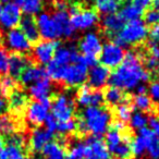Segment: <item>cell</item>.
<instances>
[{"label":"cell","instance_id":"cell-1","mask_svg":"<svg viewBox=\"0 0 159 159\" xmlns=\"http://www.w3.org/2000/svg\"><path fill=\"white\" fill-rule=\"evenodd\" d=\"M150 79V73L145 69L141 57L134 51L125 52L122 63L111 73L109 83L122 91H134L139 84H145Z\"/></svg>","mask_w":159,"mask_h":159},{"label":"cell","instance_id":"cell-2","mask_svg":"<svg viewBox=\"0 0 159 159\" xmlns=\"http://www.w3.org/2000/svg\"><path fill=\"white\" fill-rule=\"evenodd\" d=\"M47 76L57 83L64 84L68 87H79L84 85L87 80L89 66L85 58L80 55L79 59L66 66H56L51 63L47 64Z\"/></svg>","mask_w":159,"mask_h":159},{"label":"cell","instance_id":"cell-3","mask_svg":"<svg viewBox=\"0 0 159 159\" xmlns=\"http://www.w3.org/2000/svg\"><path fill=\"white\" fill-rule=\"evenodd\" d=\"M112 116L108 109L104 107H87L82 111L76 130L81 134H91L100 137L107 133L111 125Z\"/></svg>","mask_w":159,"mask_h":159},{"label":"cell","instance_id":"cell-4","mask_svg":"<svg viewBox=\"0 0 159 159\" xmlns=\"http://www.w3.org/2000/svg\"><path fill=\"white\" fill-rule=\"evenodd\" d=\"M148 36L147 25L144 21L135 20L124 23L123 27L115 36V43L121 47L136 46L144 42Z\"/></svg>","mask_w":159,"mask_h":159},{"label":"cell","instance_id":"cell-5","mask_svg":"<svg viewBox=\"0 0 159 159\" xmlns=\"http://www.w3.org/2000/svg\"><path fill=\"white\" fill-rule=\"evenodd\" d=\"M68 12L70 14V20L74 31L86 32L97 25L99 18L95 10L83 9L76 3H73L69 7Z\"/></svg>","mask_w":159,"mask_h":159},{"label":"cell","instance_id":"cell-6","mask_svg":"<svg viewBox=\"0 0 159 159\" xmlns=\"http://www.w3.org/2000/svg\"><path fill=\"white\" fill-rule=\"evenodd\" d=\"M51 115L58 122L72 120L75 112V102L69 94H59L51 102Z\"/></svg>","mask_w":159,"mask_h":159},{"label":"cell","instance_id":"cell-7","mask_svg":"<svg viewBox=\"0 0 159 159\" xmlns=\"http://www.w3.org/2000/svg\"><path fill=\"white\" fill-rule=\"evenodd\" d=\"M51 108L50 97L43 100H33L27 105L25 109L26 120L31 125L39 128V125L44 124L46 118L49 115V110Z\"/></svg>","mask_w":159,"mask_h":159},{"label":"cell","instance_id":"cell-8","mask_svg":"<svg viewBox=\"0 0 159 159\" xmlns=\"http://www.w3.org/2000/svg\"><path fill=\"white\" fill-rule=\"evenodd\" d=\"M125 57V50L115 42H108L102 45L99 53V61L102 66L108 69H117Z\"/></svg>","mask_w":159,"mask_h":159},{"label":"cell","instance_id":"cell-9","mask_svg":"<svg viewBox=\"0 0 159 159\" xmlns=\"http://www.w3.org/2000/svg\"><path fill=\"white\" fill-rule=\"evenodd\" d=\"M100 36L96 32H87L79 42V49L83 57L97 58L102 48Z\"/></svg>","mask_w":159,"mask_h":159},{"label":"cell","instance_id":"cell-10","mask_svg":"<svg viewBox=\"0 0 159 159\" xmlns=\"http://www.w3.org/2000/svg\"><path fill=\"white\" fill-rule=\"evenodd\" d=\"M104 93L93 89L89 85H82L76 94V102L80 107H99L104 102Z\"/></svg>","mask_w":159,"mask_h":159},{"label":"cell","instance_id":"cell-11","mask_svg":"<svg viewBox=\"0 0 159 159\" xmlns=\"http://www.w3.org/2000/svg\"><path fill=\"white\" fill-rule=\"evenodd\" d=\"M36 24H37L39 37H42L43 40H57L58 38H60L57 25L51 14H49L48 12H42L38 14L36 19Z\"/></svg>","mask_w":159,"mask_h":159},{"label":"cell","instance_id":"cell-12","mask_svg":"<svg viewBox=\"0 0 159 159\" xmlns=\"http://www.w3.org/2000/svg\"><path fill=\"white\" fill-rule=\"evenodd\" d=\"M5 43L9 49L13 52L25 53L29 52L32 48V44L29 42L24 34L21 32L20 29L9 30L5 36Z\"/></svg>","mask_w":159,"mask_h":159},{"label":"cell","instance_id":"cell-13","mask_svg":"<svg viewBox=\"0 0 159 159\" xmlns=\"http://www.w3.org/2000/svg\"><path fill=\"white\" fill-rule=\"evenodd\" d=\"M58 47L59 43L57 40H40L33 48L34 59L39 64H48L52 60Z\"/></svg>","mask_w":159,"mask_h":159},{"label":"cell","instance_id":"cell-14","mask_svg":"<svg viewBox=\"0 0 159 159\" xmlns=\"http://www.w3.org/2000/svg\"><path fill=\"white\" fill-rule=\"evenodd\" d=\"M21 19H22V11L13 2H8L2 7L0 16V24L3 29H16L20 24Z\"/></svg>","mask_w":159,"mask_h":159},{"label":"cell","instance_id":"cell-15","mask_svg":"<svg viewBox=\"0 0 159 159\" xmlns=\"http://www.w3.org/2000/svg\"><path fill=\"white\" fill-rule=\"evenodd\" d=\"M110 70L102 64H96L89 69L87 73L89 86L93 89H102L109 83L110 80Z\"/></svg>","mask_w":159,"mask_h":159},{"label":"cell","instance_id":"cell-16","mask_svg":"<svg viewBox=\"0 0 159 159\" xmlns=\"http://www.w3.org/2000/svg\"><path fill=\"white\" fill-rule=\"evenodd\" d=\"M85 142L87 145L86 159H111V154L100 137L89 136Z\"/></svg>","mask_w":159,"mask_h":159},{"label":"cell","instance_id":"cell-17","mask_svg":"<svg viewBox=\"0 0 159 159\" xmlns=\"http://www.w3.org/2000/svg\"><path fill=\"white\" fill-rule=\"evenodd\" d=\"M53 134L45 128H36L32 131L29 139L30 149L34 152H40L43 148L52 141Z\"/></svg>","mask_w":159,"mask_h":159},{"label":"cell","instance_id":"cell-18","mask_svg":"<svg viewBox=\"0 0 159 159\" xmlns=\"http://www.w3.org/2000/svg\"><path fill=\"white\" fill-rule=\"evenodd\" d=\"M80 57V53L74 47L61 46L58 47L53 58L49 63L56 66H66L71 63H74Z\"/></svg>","mask_w":159,"mask_h":159},{"label":"cell","instance_id":"cell-19","mask_svg":"<svg viewBox=\"0 0 159 159\" xmlns=\"http://www.w3.org/2000/svg\"><path fill=\"white\" fill-rule=\"evenodd\" d=\"M148 125L152 130L147 145V154L152 159H159V118L150 116L148 118Z\"/></svg>","mask_w":159,"mask_h":159},{"label":"cell","instance_id":"cell-20","mask_svg":"<svg viewBox=\"0 0 159 159\" xmlns=\"http://www.w3.org/2000/svg\"><path fill=\"white\" fill-rule=\"evenodd\" d=\"M30 64H31V60L24 53L12 52L11 55H9V70H8V73H10V76L12 79H19L23 71L27 66H30Z\"/></svg>","mask_w":159,"mask_h":159},{"label":"cell","instance_id":"cell-21","mask_svg":"<svg viewBox=\"0 0 159 159\" xmlns=\"http://www.w3.org/2000/svg\"><path fill=\"white\" fill-rule=\"evenodd\" d=\"M56 25H57L58 32H59L60 37L70 38L74 35L75 31L72 27L70 20V14L68 11H58L56 10L53 14H51Z\"/></svg>","mask_w":159,"mask_h":159},{"label":"cell","instance_id":"cell-22","mask_svg":"<svg viewBox=\"0 0 159 159\" xmlns=\"http://www.w3.org/2000/svg\"><path fill=\"white\" fill-rule=\"evenodd\" d=\"M51 89H52V83L51 80L47 76L29 86V93L34 100H43L49 98Z\"/></svg>","mask_w":159,"mask_h":159},{"label":"cell","instance_id":"cell-23","mask_svg":"<svg viewBox=\"0 0 159 159\" xmlns=\"http://www.w3.org/2000/svg\"><path fill=\"white\" fill-rule=\"evenodd\" d=\"M47 77L46 69L40 66H30L20 75V83L24 86H31L39 80Z\"/></svg>","mask_w":159,"mask_h":159},{"label":"cell","instance_id":"cell-24","mask_svg":"<svg viewBox=\"0 0 159 159\" xmlns=\"http://www.w3.org/2000/svg\"><path fill=\"white\" fill-rule=\"evenodd\" d=\"M20 30L23 34L25 35V37L29 39V42L35 43L39 38V33H38L37 24H36V20L33 16H25L24 18L21 19L20 22Z\"/></svg>","mask_w":159,"mask_h":159},{"label":"cell","instance_id":"cell-25","mask_svg":"<svg viewBox=\"0 0 159 159\" xmlns=\"http://www.w3.org/2000/svg\"><path fill=\"white\" fill-rule=\"evenodd\" d=\"M9 109L16 115H20L26 109L29 105V98L26 94L22 91L16 89L11 95L9 96Z\"/></svg>","mask_w":159,"mask_h":159},{"label":"cell","instance_id":"cell-26","mask_svg":"<svg viewBox=\"0 0 159 159\" xmlns=\"http://www.w3.org/2000/svg\"><path fill=\"white\" fill-rule=\"evenodd\" d=\"M102 23V27H104V31L106 32L107 35L113 36V37L119 33L120 30L124 25V21L119 16V13L105 16Z\"/></svg>","mask_w":159,"mask_h":159},{"label":"cell","instance_id":"cell-27","mask_svg":"<svg viewBox=\"0 0 159 159\" xmlns=\"http://www.w3.org/2000/svg\"><path fill=\"white\" fill-rule=\"evenodd\" d=\"M144 14V8L139 6L135 2H129L121 8L119 16L122 18L124 22H131V21L141 20V16Z\"/></svg>","mask_w":159,"mask_h":159},{"label":"cell","instance_id":"cell-28","mask_svg":"<svg viewBox=\"0 0 159 159\" xmlns=\"http://www.w3.org/2000/svg\"><path fill=\"white\" fill-rule=\"evenodd\" d=\"M122 2H123V0H96V12L102 14V16L115 14L122 7Z\"/></svg>","mask_w":159,"mask_h":159},{"label":"cell","instance_id":"cell-29","mask_svg":"<svg viewBox=\"0 0 159 159\" xmlns=\"http://www.w3.org/2000/svg\"><path fill=\"white\" fill-rule=\"evenodd\" d=\"M43 159H66V149L63 145L58 142H50L47 144L42 152Z\"/></svg>","mask_w":159,"mask_h":159},{"label":"cell","instance_id":"cell-30","mask_svg":"<svg viewBox=\"0 0 159 159\" xmlns=\"http://www.w3.org/2000/svg\"><path fill=\"white\" fill-rule=\"evenodd\" d=\"M104 100H106L108 102V105H110V106L117 107L118 105L125 102L126 96L125 93L122 89L115 86H110L104 93Z\"/></svg>","mask_w":159,"mask_h":159},{"label":"cell","instance_id":"cell-31","mask_svg":"<svg viewBox=\"0 0 159 159\" xmlns=\"http://www.w3.org/2000/svg\"><path fill=\"white\" fill-rule=\"evenodd\" d=\"M116 159H132V149H131V139L128 134H124L123 141L110 152Z\"/></svg>","mask_w":159,"mask_h":159},{"label":"cell","instance_id":"cell-32","mask_svg":"<svg viewBox=\"0 0 159 159\" xmlns=\"http://www.w3.org/2000/svg\"><path fill=\"white\" fill-rule=\"evenodd\" d=\"M87 145L85 141H77L71 145L66 154V159H86Z\"/></svg>","mask_w":159,"mask_h":159},{"label":"cell","instance_id":"cell-33","mask_svg":"<svg viewBox=\"0 0 159 159\" xmlns=\"http://www.w3.org/2000/svg\"><path fill=\"white\" fill-rule=\"evenodd\" d=\"M106 139H105V144H106L107 148H108L109 152L112 149H115L122 141L124 137V132H120V131L116 130V129L111 128L107 131L106 134Z\"/></svg>","mask_w":159,"mask_h":159},{"label":"cell","instance_id":"cell-34","mask_svg":"<svg viewBox=\"0 0 159 159\" xmlns=\"http://www.w3.org/2000/svg\"><path fill=\"white\" fill-rule=\"evenodd\" d=\"M43 7H44V1L43 0H24L20 9L26 16H34L36 14H39Z\"/></svg>","mask_w":159,"mask_h":159},{"label":"cell","instance_id":"cell-35","mask_svg":"<svg viewBox=\"0 0 159 159\" xmlns=\"http://www.w3.org/2000/svg\"><path fill=\"white\" fill-rule=\"evenodd\" d=\"M18 87V83L14 79H12L11 76L5 75L0 79V96L2 97H7L10 96Z\"/></svg>","mask_w":159,"mask_h":159},{"label":"cell","instance_id":"cell-36","mask_svg":"<svg viewBox=\"0 0 159 159\" xmlns=\"http://www.w3.org/2000/svg\"><path fill=\"white\" fill-rule=\"evenodd\" d=\"M16 131V123L11 116H0V134L12 135Z\"/></svg>","mask_w":159,"mask_h":159},{"label":"cell","instance_id":"cell-37","mask_svg":"<svg viewBox=\"0 0 159 159\" xmlns=\"http://www.w3.org/2000/svg\"><path fill=\"white\" fill-rule=\"evenodd\" d=\"M130 126L133 130L139 131L142 129L147 128L148 125V116L145 112H141V111H135L132 113L130 118Z\"/></svg>","mask_w":159,"mask_h":159},{"label":"cell","instance_id":"cell-38","mask_svg":"<svg viewBox=\"0 0 159 159\" xmlns=\"http://www.w3.org/2000/svg\"><path fill=\"white\" fill-rule=\"evenodd\" d=\"M133 106L136 109V111L141 112H148L152 110V102L147 94H141V95H135L133 99Z\"/></svg>","mask_w":159,"mask_h":159},{"label":"cell","instance_id":"cell-39","mask_svg":"<svg viewBox=\"0 0 159 159\" xmlns=\"http://www.w3.org/2000/svg\"><path fill=\"white\" fill-rule=\"evenodd\" d=\"M133 113V109H132V106L128 102H123V104H120L116 107L115 109V115L116 117L118 118V121L120 122H129L130 121V118Z\"/></svg>","mask_w":159,"mask_h":159},{"label":"cell","instance_id":"cell-40","mask_svg":"<svg viewBox=\"0 0 159 159\" xmlns=\"http://www.w3.org/2000/svg\"><path fill=\"white\" fill-rule=\"evenodd\" d=\"M6 154H7L8 159H24L25 158V152L24 148L20 147L18 145H14L11 143H7L5 146Z\"/></svg>","mask_w":159,"mask_h":159},{"label":"cell","instance_id":"cell-41","mask_svg":"<svg viewBox=\"0 0 159 159\" xmlns=\"http://www.w3.org/2000/svg\"><path fill=\"white\" fill-rule=\"evenodd\" d=\"M76 131V122L74 120H68V121L58 122L57 131L61 135H70Z\"/></svg>","mask_w":159,"mask_h":159},{"label":"cell","instance_id":"cell-42","mask_svg":"<svg viewBox=\"0 0 159 159\" xmlns=\"http://www.w3.org/2000/svg\"><path fill=\"white\" fill-rule=\"evenodd\" d=\"M148 97L150 98L152 104L159 105V80H155L147 87Z\"/></svg>","mask_w":159,"mask_h":159},{"label":"cell","instance_id":"cell-43","mask_svg":"<svg viewBox=\"0 0 159 159\" xmlns=\"http://www.w3.org/2000/svg\"><path fill=\"white\" fill-rule=\"evenodd\" d=\"M9 70V55L5 47L0 45V74H7Z\"/></svg>","mask_w":159,"mask_h":159},{"label":"cell","instance_id":"cell-44","mask_svg":"<svg viewBox=\"0 0 159 159\" xmlns=\"http://www.w3.org/2000/svg\"><path fill=\"white\" fill-rule=\"evenodd\" d=\"M145 69L148 72H158L159 71V59H156L154 57L148 56L145 59Z\"/></svg>","mask_w":159,"mask_h":159},{"label":"cell","instance_id":"cell-45","mask_svg":"<svg viewBox=\"0 0 159 159\" xmlns=\"http://www.w3.org/2000/svg\"><path fill=\"white\" fill-rule=\"evenodd\" d=\"M145 22L146 24L155 25L159 24V11L152 9L145 13Z\"/></svg>","mask_w":159,"mask_h":159},{"label":"cell","instance_id":"cell-46","mask_svg":"<svg viewBox=\"0 0 159 159\" xmlns=\"http://www.w3.org/2000/svg\"><path fill=\"white\" fill-rule=\"evenodd\" d=\"M44 124H45V126H46L45 129H47V130H48L49 132L52 133V134L57 131L58 121L52 117V115H48V117H47L46 120H45Z\"/></svg>","mask_w":159,"mask_h":159},{"label":"cell","instance_id":"cell-47","mask_svg":"<svg viewBox=\"0 0 159 159\" xmlns=\"http://www.w3.org/2000/svg\"><path fill=\"white\" fill-rule=\"evenodd\" d=\"M148 36L150 38V42L159 45V24L152 25L150 30H148Z\"/></svg>","mask_w":159,"mask_h":159},{"label":"cell","instance_id":"cell-48","mask_svg":"<svg viewBox=\"0 0 159 159\" xmlns=\"http://www.w3.org/2000/svg\"><path fill=\"white\" fill-rule=\"evenodd\" d=\"M148 51H149L150 57L159 59V45L158 44L149 42V44H148Z\"/></svg>","mask_w":159,"mask_h":159},{"label":"cell","instance_id":"cell-49","mask_svg":"<svg viewBox=\"0 0 159 159\" xmlns=\"http://www.w3.org/2000/svg\"><path fill=\"white\" fill-rule=\"evenodd\" d=\"M55 8H56V10H58V11H68L69 6L66 0H56Z\"/></svg>","mask_w":159,"mask_h":159},{"label":"cell","instance_id":"cell-50","mask_svg":"<svg viewBox=\"0 0 159 159\" xmlns=\"http://www.w3.org/2000/svg\"><path fill=\"white\" fill-rule=\"evenodd\" d=\"M9 109V105H8V100L5 97L0 96V116L5 115L7 110Z\"/></svg>","mask_w":159,"mask_h":159},{"label":"cell","instance_id":"cell-51","mask_svg":"<svg viewBox=\"0 0 159 159\" xmlns=\"http://www.w3.org/2000/svg\"><path fill=\"white\" fill-rule=\"evenodd\" d=\"M112 128L118 131H120V132H125V130H126L125 124H124L123 122H120V121H116L115 123H113Z\"/></svg>","mask_w":159,"mask_h":159},{"label":"cell","instance_id":"cell-52","mask_svg":"<svg viewBox=\"0 0 159 159\" xmlns=\"http://www.w3.org/2000/svg\"><path fill=\"white\" fill-rule=\"evenodd\" d=\"M134 91H135V95L146 94V92H147V86H146V84H139V86L134 89Z\"/></svg>","mask_w":159,"mask_h":159},{"label":"cell","instance_id":"cell-53","mask_svg":"<svg viewBox=\"0 0 159 159\" xmlns=\"http://www.w3.org/2000/svg\"><path fill=\"white\" fill-rule=\"evenodd\" d=\"M132 2L137 3L139 6H141V7H143L145 9L146 7H148L152 3V0H132Z\"/></svg>","mask_w":159,"mask_h":159},{"label":"cell","instance_id":"cell-54","mask_svg":"<svg viewBox=\"0 0 159 159\" xmlns=\"http://www.w3.org/2000/svg\"><path fill=\"white\" fill-rule=\"evenodd\" d=\"M152 5L155 10L159 11V0H152Z\"/></svg>","mask_w":159,"mask_h":159},{"label":"cell","instance_id":"cell-55","mask_svg":"<svg viewBox=\"0 0 159 159\" xmlns=\"http://www.w3.org/2000/svg\"><path fill=\"white\" fill-rule=\"evenodd\" d=\"M3 147H5V139H3L2 134H0V152L3 149Z\"/></svg>","mask_w":159,"mask_h":159},{"label":"cell","instance_id":"cell-56","mask_svg":"<svg viewBox=\"0 0 159 159\" xmlns=\"http://www.w3.org/2000/svg\"><path fill=\"white\" fill-rule=\"evenodd\" d=\"M23 1H24V0H13V3H14V5H16L19 8H20L21 6H22Z\"/></svg>","mask_w":159,"mask_h":159},{"label":"cell","instance_id":"cell-57","mask_svg":"<svg viewBox=\"0 0 159 159\" xmlns=\"http://www.w3.org/2000/svg\"><path fill=\"white\" fill-rule=\"evenodd\" d=\"M10 0H0V2H5V3H8Z\"/></svg>","mask_w":159,"mask_h":159},{"label":"cell","instance_id":"cell-58","mask_svg":"<svg viewBox=\"0 0 159 159\" xmlns=\"http://www.w3.org/2000/svg\"><path fill=\"white\" fill-rule=\"evenodd\" d=\"M1 10H2V6H1V2H0V16H1Z\"/></svg>","mask_w":159,"mask_h":159},{"label":"cell","instance_id":"cell-59","mask_svg":"<svg viewBox=\"0 0 159 159\" xmlns=\"http://www.w3.org/2000/svg\"><path fill=\"white\" fill-rule=\"evenodd\" d=\"M24 159H34V158H31V157H25Z\"/></svg>","mask_w":159,"mask_h":159}]
</instances>
